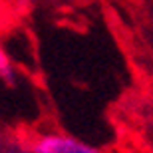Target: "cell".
Here are the masks:
<instances>
[{
  "label": "cell",
  "instance_id": "cell-1",
  "mask_svg": "<svg viewBox=\"0 0 153 153\" xmlns=\"http://www.w3.org/2000/svg\"><path fill=\"white\" fill-rule=\"evenodd\" d=\"M34 153H100L84 141H78L68 135H44L32 147Z\"/></svg>",
  "mask_w": 153,
  "mask_h": 153
},
{
  "label": "cell",
  "instance_id": "cell-2",
  "mask_svg": "<svg viewBox=\"0 0 153 153\" xmlns=\"http://www.w3.org/2000/svg\"><path fill=\"white\" fill-rule=\"evenodd\" d=\"M0 78L4 82H12L14 79V68H12V62L8 54L4 52V48L0 46Z\"/></svg>",
  "mask_w": 153,
  "mask_h": 153
}]
</instances>
